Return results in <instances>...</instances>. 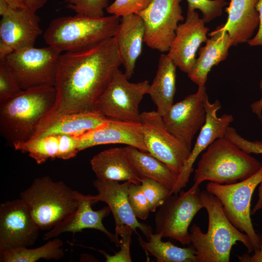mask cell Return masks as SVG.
<instances>
[{"instance_id":"6da1fadb","label":"cell","mask_w":262,"mask_h":262,"mask_svg":"<svg viewBox=\"0 0 262 262\" xmlns=\"http://www.w3.org/2000/svg\"><path fill=\"white\" fill-rule=\"evenodd\" d=\"M121 65L113 37L84 50L61 54L54 86L56 102L45 118L96 111L99 98Z\"/></svg>"},{"instance_id":"7a4b0ae2","label":"cell","mask_w":262,"mask_h":262,"mask_svg":"<svg viewBox=\"0 0 262 262\" xmlns=\"http://www.w3.org/2000/svg\"><path fill=\"white\" fill-rule=\"evenodd\" d=\"M54 86L22 90L0 105V134L13 147L31 139L42 120L54 106Z\"/></svg>"},{"instance_id":"3957f363","label":"cell","mask_w":262,"mask_h":262,"mask_svg":"<svg viewBox=\"0 0 262 262\" xmlns=\"http://www.w3.org/2000/svg\"><path fill=\"white\" fill-rule=\"evenodd\" d=\"M200 196L208 214L207 231L203 232L195 224L190 229V245L198 262H229L231 250L237 242L242 243L248 253L253 252L249 237L229 220L219 200L206 190L201 191Z\"/></svg>"},{"instance_id":"277c9868","label":"cell","mask_w":262,"mask_h":262,"mask_svg":"<svg viewBox=\"0 0 262 262\" xmlns=\"http://www.w3.org/2000/svg\"><path fill=\"white\" fill-rule=\"evenodd\" d=\"M84 195L49 176L35 178L20 194L40 230H49L73 213Z\"/></svg>"},{"instance_id":"5b68a950","label":"cell","mask_w":262,"mask_h":262,"mask_svg":"<svg viewBox=\"0 0 262 262\" xmlns=\"http://www.w3.org/2000/svg\"><path fill=\"white\" fill-rule=\"evenodd\" d=\"M119 17H92L76 14L53 19L44 34L46 43L61 52L84 50L113 37Z\"/></svg>"},{"instance_id":"8992f818","label":"cell","mask_w":262,"mask_h":262,"mask_svg":"<svg viewBox=\"0 0 262 262\" xmlns=\"http://www.w3.org/2000/svg\"><path fill=\"white\" fill-rule=\"evenodd\" d=\"M262 166L255 158L240 149L226 137L213 141L205 150L195 170V185L205 180L229 184L245 180Z\"/></svg>"},{"instance_id":"52a82bcc","label":"cell","mask_w":262,"mask_h":262,"mask_svg":"<svg viewBox=\"0 0 262 262\" xmlns=\"http://www.w3.org/2000/svg\"><path fill=\"white\" fill-rule=\"evenodd\" d=\"M262 182V166L251 177L235 183L219 184L211 182L206 190L221 203L229 220L249 237L253 252L260 247L262 238L254 229L251 219V202L256 187Z\"/></svg>"},{"instance_id":"ba28073f","label":"cell","mask_w":262,"mask_h":262,"mask_svg":"<svg viewBox=\"0 0 262 262\" xmlns=\"http://www.w3.org/2000/svg\"><path fill=\"white\" fill-rule=\"evenodd\" d=\"M199 186L169 196L159 207L155 216V233L183 245H190L189 227L196 214L204 208Z\"/></svg>"},{"instance_id":"9c48e42d","label":"cell","mask_w":262,"mask_h":262,"mask_svg":"<svg viewBox=\"0 0 262 262\" xmlns=\"http://www.w3.org/2000/svg\"><path fill=\"white\" fill-rule=\"evenodd\" d=\"M61 52L49 46L23 48L8 56L4 61L22 90L43 86H54L57 63Z\"/></svg>"},{"instance_id":"30bf717a","label":"cell","mask_w":262,"mask_h":262,"mask_svg":"<svg viewBox=\"0 0 262 262\" xmlns=\"http://www.w3.org/2000/svg\"><path fill=\"white\" fill-rule=\"evenodd\" d=\"M148 81L131 82L119 68L99 98L96 110L109 118L141 123L139 104L148 94Z\"/></svg>"},{"instance_id":"8fae6325","label":"cell","mask_w":262,"mask_h":262,"mask_svg":"<svg viewBox=\"0 0 262 262\" xmlns=\"http://www.w3.org/2000/svg\"><path fill=\"white\" fill-rule=\"evenodd\" d=\"M182 0H153L138 13L145 28L144 42L150 48L168 52L180 21L184 20Z\"/></svg>"},{"instance_id":"7c38bea8","label":"cell","mask_w":262,"mask_h":262,"mask_svg":"<svg viewBox=\"0 0 262 262\" xmlns=\"http://www.w3.org/2000/svg\"><path fill=\"white\" fill-rule=\"evenodd\" d=\"M205 86L173 104L162 116L167 130L189 150L195 135L206 119L205 101L207 96Z\"/></svg>"},{"instance_id":"4fadbf2b","label":"cell","mask_w":262,"mask_h":262,"mask_svg":"<svg viewBox=\"0 0 262 262\" xmlns=\"http://www.w3.org/2000/svg\"><path fill=\"white\" fill-rule=\"evenodd\" d=\"M141 115L147 152L179 173L191 151L167 130L157 111L144 112Z\"/></svg>"},{"instance_id":"5bb4252c","label":"cell","mask_w":262,"mask_h":262,"mask_svg":"<svg viewBox=\"0 0 262 262\" xmlns=\"http://www.w3.org/2000/svg\"><path fill=\"white\" fill-rule=\"evenodd\" d=\"M39 230L20 198L0 204V251L33 245Z\"/></svg>"},{"instance_id":"9a60e30c","label":"cell","mask_w":262,"mask_h":262,"mask_svg":"<svg viewBox=\"0 0 262 262\" xmlns=\"http://www.w3.org/2000/svg\"><path fill=\"white\" fill-rule=\"evenodd\" d=\"M196 10L188 9L185 21L179 24L167 55L177 67L188 74L193 67L200 45L208 39L209 29Z\"/></svg>"},{"instance_id":"2e32d148","label":"cell","mask_w":262,"mask_h":262,"mask_svg":"<svg viewBox=\"0 0 262 262\" xmlns=\"http://www.w3.org/2000/svg\"><path fill=\"white\" fill-rule=\"evenodd\" d=\"M206 111V121L200 129L194 147L182 169L179 172L177 181L171 191V194H176L185 187L192 173L193 165L201 152L215 140L224 137L227 128L234 120L231 115L224 114L218 116V111L221 108L220 101L216 99L211 103L207 96L205 101Z\"/></svg>"},{"instance_id":"e0dca14e","label":"cell","mask_w":262,"mask_h":262,"mask_svg":"<svg viewBox=\"0 0 262 262\" xmlns=\"http://www.w3.org/2000/svg\"><path fill=\"white\" fill-rule=\"evenodd\" d=\"M131 182L107 180L97 179L93 185L98 191L94 196L96 202L102 201L106 203L113 214L115 223V233L124 226L131 227L135 232L140 229L149 239L152 229L147 225L139 222L134 214L128 199V189Z\"/></svg>"},{"instance_id":"ac0fdd59","label":"cell","mask_w":262,"mask_h":262,"mask_svg":"<svg viewBox=\"0 0 262 262\" xmlns=\"http://www.w3.org/2000/svg\"><path fill=\"white\" fill-rule=\"evenodd\" d=\"M79 150L106 144H124L147 152L141 123L108 118L102 125L77 136Z\"/></svg>"},{"instance_id":"d6986e66","label":"cell","mask_w":262,"mask_h":262,"mask_svg":"<svg viewBox=\"0 0 262 262\" xmlns=\"http://www.w3.org/2000/svg\"><path fill=\"white\" fill-rule=\"evenodd\" d=\"M0 41L13 51L34 46L42 31L36 13L16 9L9 6L1 16Z\"/></svg>"},{"instance_id":"ffe728a7","label":"cell","mask_w":262,"mask_h":262,"mask_svg":"<svg viewBox=\"0 0 262 262\" xmlns=\"http://www.w3.org/2000/svg\"><path fill=\"white\" fill-rule=\"evenodd\" d=\"M96 203L94 196L84 195L77 209L44 235L47 240L57 237L65 232L73 234L84 229H95L105 234L117 247L119 246L115 234L109 232L103 224V219L108 216L111 210L108 206L94 211L92 205Z\"/></svg>"},{"instance_id":"44dd1931","label":"cell","mask_w":262,"mask_h":262,"mask_svg":"<svg viewBox=\"0 0 262 262\" xmlns=\"http://www.w3.org/2000/svg\"><path fill=\"white\" fill-rule=\"evenodd\" d=\"M259 0H229L225 8L228 14L225 23L214 30L226 32L232 46L247 43L259 25V15L256 9Z\"/></svg>"},{"instance_id":"7402d4cb","label":"cell","mask_w":262,"mask_h":262,"mask_svg":"<svg viewBox=\"0 0 262 262\" xmlns=\"http://www.w3.org/2000/svg\"><path fill=\"white\" fill-rule=\"evenodd\" d=\"M145 32L142 18L132 14L121 17L113 36L124 67V74L129 80L134 73L136 62L142 52Z\"/></svg>"},{"instance_id":"603a6c76","label":"cell","mask_w":262,"mask_h":262,"mask_svg":"<svg viewBox=\"0 0 262 262\" xmlns=\"http://www.w3.org/2000/svg\"><path fill=\"white\" fill-rule=\"evenodd\" d=\"M108 118L97 111L45 118L32 138L52 134L80 135L102 125Z\"/></svg>"},{"instance_id":"cb8c5ba5","label":"cell","mask_w":262,"mask_h":262,"mask_svg":"<svg viewBox=\"0 0 262 262\" xmlns=\"http://www.w3.org/2000/svg\"><path fill=\"white\" fill-rule=\"evenodd\" d=\"M93 171L98 179L129 181L141 184L125 147L110 148L94 155L90 160Z\"/></svg>"},{"instance_id":"d4e9b609","label":"cell","mask_w":262,"mask_h":262,"mask_svg":"<svg viewBox=\"0 0 262 262\" xmlns=\"http://www.w3.org/2000/svg\"><path fill=\"white\" fill-rule=\"evenodd\" d=\"M203 47H200L198 57L188 76L198 87L205 86L208 75L212 68L225 60L231 47L229 36L226 32H217L214 30L210 33Z\"/></svg>"},{"instance_id":"484cf974","label":"cell","mask_w":262,"mask_h":262,"mask_svg":"<svg viewBox=\"0 0 262 262\" xmlns=\"http://www.w3.org/2000/svg\"><path fill=\"white\" fill-rule=\"evenodd\" d=\"M177 66L167 54H162L148 94L156 106L157 112L163 116L173 104L176 92Z\"/></svg>"},{"instance_id":"4316f807","label":"cell","mask_w":262,"mask_h":262,"mask_svg":"<svg viewBox=\"0 0 262 262\" xmlns=\"http://www.w3.org/2000/svg\"><path fill=\"white\" fill-rule=\"evenodd\" d=\"M128 157L138 177L154 180L170 191L173 190L179 173L148 152L126 146Z\"/></svg>"},{"instance_id":"83f0119b","label":"cell","mask_w":262,"mask_h":262,"mask_svg":"<svg viewBox=\"0 0 262 262\" xmlns=\"http://www.w3.org/2000/svg\"><path fill=\"white\" fill-rule=\"evenodd\" d=\"M162 238L160 235L152 233L147 242L140 236L138 242L142 249L153 256L158 262H198L192 245L180 247L169 241L164 242Z\"/></svg>"},{"instance_id":"f1b7e54d","label":"cell","mask_w":262,"mask_h":262,"mask_svg":"<svg viewBox=\"0 0 262 262\" xmlns=\"http://www.w3.org/2000/svg\"><path fill=\"white\" fill-rule=\"evenodd\" d=\"M63 242L57 238L50 240L35 248L19 247L0 251V262H35L40 259L58 260L64 257Z\"/></svg>"},{"instance_id":"f546056e","label":"cell","mask_w":262,"mask_h":262,"mask_svg":"<svg viewBox=\"0 0 262 262\" xmlns=\"http://www.w3.org/2000/svg\"><path fill=\"white\" fill-rule=\"evenodd\" d=\"M13 147L16 150L28 153L37 164H40L49 159L57 158L58 136L52 134L33 137L26 141L16 144Z\"/></svg>"},{"instance_id":"4dcf8cb0","label":"cell","mask_w":262,"mask_h":262,"mask_svg":"<svg viewBox=\"0 0 262 262\" xmlns=\"http://www.w3.org/2000/svg\"><path fill=\"white\" fill-rule=\"evenodd\" d=\"M225 137L230 140L245 152L251 154H262V141H251L243 138L233 127H229L226 131ZM262 209V182L258 188V199L252 210V215Z\"/></svg>"},{"instance_id":"1f68e13d","label":"cell","mask_w":262,"mask_h":262,"mask_svg":"<svg viewBox=\"0 0 262 262\" xmlns=\"http://www.w3.org/2000/svg\"><path fill=\"white\" fill-rule=\"evenodd\" d=\"M141 184L150 212H155L171 195L169 190L154 180L143 179Z\"/></svg>"},{"instance_id":"d6a6232c","label":"cell","mask_w":262,"mask_h":262,"mask_svg":"<svg viewBox=\"0 0 262 262\" xmlns=\"http://www.w3.org/2000/svg\"><path fill=\"white\" fill-rule=\"evenodd\" d=\"M134 231L130 227L124 226L119 231L115 233V236L119 243L120 250L115 255H110L105 251L99 250L105 258L106 262H131L130 246L131 235Z\"/></svg>"},{"instance_id":"836d02e7","label":"cell","mask_w":262,"mask_h":262,"mask_svg":"<svg viewBox=\"0 0 262 262\" xmlns=\"http://www.w3.org/2000/svg\"><path fill=\"white\" fill-rule=\"evenodd\" d=\"M110 0H66L67 8L77 14L92 17L104 16Z\"/></svg>"},{"instance_id":"e575fe53","label":"cell","mask_w":262,"mask_h":262,"mask_svg":"<svg viewBox=\"0 0 262 262\" xmlns=\"http://www.w3.org/2000/svg\"><path fill=\"white\" fill-rule=\"evenodd\" d=\"M188 8L199 10L202 14V19L209 23L220 16L223 8L228 3L226 0H187Z\"/></svg>"},{"instance_id":"d590c367","label":"cell","mask_w":262,"mask_h":262,"mask_svg":"<svg viewBox=\"0 0 262 262\" xmlns=\"http://www.w3.org/2000/svg\"><path fill=\"white\" fill-rule=\"evenodd\" d=\"M22 90L4 61H0V105Z\"/></svg>"},{"instance_id":"8d00e7d4","label":"cell","mask_w":262,"mask_h":262,"mask_svg":"<svg viewBox=\"0 0 262 262\" xmlns=\"http://www.w3.org/2000/svg\"><path fill=\"white\" fill-rule=\"evenodd\" d=\"M153 0H115L106 11L118 17L138 14L145 10Z\"/></svg>"},{"instance_id":"74e56055","label":"cell","mask_w":262,"mask_h":262,"mask_svg":"<svg viewBox=\"0 0 262 262\" xmlns=\"http://www.w3.org/2000/svg\"><path fill=\"white\" fill-rule=\"evenodd\" d=\"M128 199L136 218L142 220L146 219L150 211L141 184L131 182L128 189Z\"/></svg>"},{"instance_id":"f35d334b","label":"cell","mask_w":262,"mask_h":262,"mask_svg":"<svg viewBox=\"0 0 262 262\" xmlns=\"http://www.w3.org/2000/svg\"><path fill=\"white\" fill-rule=\"evenodd\" d=\"M58 152L57 158L68 160L75 157L79 152V140L77 136L69 134H57Z\"/></svg>"},{"instance_id":"ab89813d","label":"cell","mask_w":262,"mask_h":262,"mask_svg":"<svg viewBox=\"0 0 262 262\" xmlns=\"http://www.w3.org/2000/svg\"><path fill=\"white\" fill-rule=\"evenodd\" d=\"M8 5L14 9L24 10L36 13L48 0H5Z\"/></svg>"},{"instance_id":"60d3db41","label":"cell","mask_w":262,"mask_h":262,"mask_svg":"<svg viewBox=\"0 0 262 262\" xmlns=\"http://www.w3.org/2000/svg\"><path fill=\"white\" fill-rule=\"evenodd\" d=\"M256 9L259 15V25L256 35L247 42L251 47L262 46V0H258Z\"/></svg>"},{"instance_id":"b9f144b4","label":"cell","mask_w":262,"mask_h":262,"mask_svg":"<svg viewBox=\"0 0 262 262\" xmlns=\"http://www.w3.org/2000/svg\"><path fill=\"white\" fill-rule=\"evenodd\" d=\"M238 260L241 262H262V240L259 248L253 255L244 254L238 256Z\"/></svg>"},{"instance_id":"7bdbcfd3","label":"cell","mask_w":262,"mask_h":262,"mask_svg":"<svg viewBox=\"0 0 262 262\" xmlns=\"http://www.w3.org/2000/svg\"><path fill=\"white\" fill-rule=\"evenodd\" d=\"M259 87L262 94V79L260 81ZM250 108L252 112L256 115L261 120H262V96L259 100L251 104Z\"/></svg>"}]
</instances>
